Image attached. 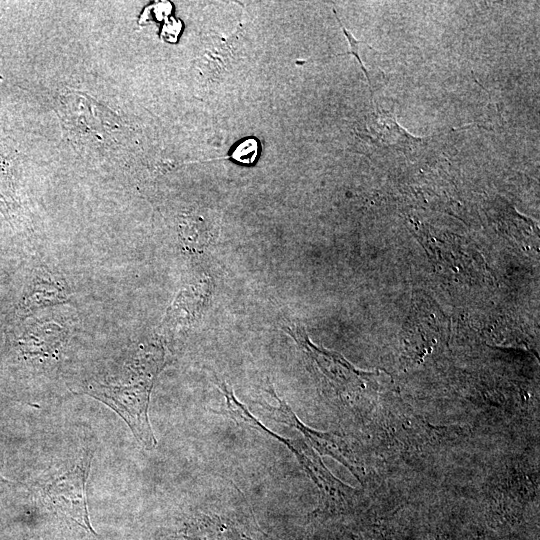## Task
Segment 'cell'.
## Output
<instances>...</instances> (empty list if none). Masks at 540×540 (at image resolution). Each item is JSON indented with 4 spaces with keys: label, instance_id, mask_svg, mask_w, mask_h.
<instances>
[{
    "label": "cell",
    "instance_id": "6da1fadb",
    "mask_svg": "<svg viewBox=\"0 0 540 540\" xmlns=\"http://www.w3.org/2000/svg\"><path fill=\"white\" fill-rule=\"evenodd\" d=\"M165 365V353L158 343H142L128 354L116 381L92 379L83 392L115 411L146 450L157 445L148 417L154 382Z\"/></svg>",
    "mask_w": 540,
    "mask_h": 540
},
{
    "label": "cell",
    "instance_id": "7a4b0ae2",
    "mask_svg": "<svg viewBox=\"0 0 540 540\" xmlns=\"http://www.w3.org/2000/svg\"><path fill=\"white\" fill-rule=\"evenodd\" d=\"M92 457L91 452L85 453L71 470L48 483L44 487V496L56 513L98 537L91 526L87 508L86 483Z\"/></svg>",
    "mask_w": 540,
    "mask_h": 540
},
{
    "label": "cell",
    "instance_id": "3957f363",
    "mask_svg": "<svg viewBox=\"0 0 540 540\" xmlns=\"http://www.w3.org/2000/svg\"><path fill=\"white\" fill-rule=\"evenodd\" d=\"M225 400L229 413L236 421L242 422L264 434H268L285 444L293 452L312 480L319 486L323 494L330 493L337 486L338 480L325 468L321 459L316 456L311 448H308L309 446L305 442L284 438L267 429L252 416L248 409L236 399L233 393L227 394Z\"/></svg>",
    "mask_w": 540,
    "mask_h": 540
},
{
    "label": "cell",
    "instance_id": "277c9868",
    "mask_svg": "<svg viewBox=\"0 0 540 540\" xmlns=\"http://www.w3.org/2000/svg\"><path fill=\"white\" fill-rule=\"evenodd\" d=\"M266 391L271 394L278 403L277 406L264 404L272 418L278 422L284 423L299 430L311 443V445L320 453L330 455L331 457L335 458L350 469L355 476H357L356 470L358 467L356 466V462L348 448V445L342 437L332 433L315 431L307 427L298 419L287 402H285L275 393V390L271 384L268 385Z\"/></svg>",
    "mask_w": 540,
    "mask_h": 540
},
{
    "label": "cell",
    "instance_id": "5b68a950",
    "mask_svg": "<svg viewBox=\"0 0 540 540\" xmlns=\"http://www.w3.org/2000/svg\"><path fill=\"white\" fill-rule=\"evenodd\" d=\"M70 295L68 285L63 278L46 269H37L31 276L16 307L15 317L21 321L38 309L67 303Z\"/></svg>",
    "mask_w": 540,
    "mask_h": 540
},
{
    "label": "cell",
    "instance_id": "8992f818",
    "mask_svg": "<svg viewBox=\"0 0 540 540\" xmlns=\"http://www.w3.org/2000/svg\"><path fill=\"white\" fill-rule=\"evenodd\" d=\"M188 540H257L237 518L218 514H198L187 524Z\"/></svg>",
    "mask_w": 540,
    "mask_h": 540
},
{
    "label": "cell",
    "instance_id": "52a82bcc",
    "mask_svg": "<svg viewBox=\"0 0 540 540\" xmlns=\"http://www.w3.org/2000/svg\"><path fill=\"white\" fill-rule=\"evenodd\" d=\"M67 330L51 322L33 324L17 340V347L25 357H52L61 349Z\"/></svg>",
    "mask_w": 540,
    "mask_h": 540
},
{
    "label": "cell",
    "instance_id": "ba28073f",
    "mask_svg": "<svg viewBox=\"0 0 540 540\" xmlns=\"http://www.w3.org/2000/svg\"><path fill=\"white\" fill-rule=\"evenodd\" d=\"M238 32L224 39L219 36L212 37V47L206 52L200 61L201 71L209 78H214L223 73L234 54V40Z\"/></svg>",
    "mask_w": 540,
    "mask_h": 540
},
{
    "label": "cell",
    "instance_id": "9c48e42d",
    "mask_svg": "<svg viewBox=\"0 0 540 540\" xmlns=\"http://www.w3.org/2000/svg\"><path fill=\"white\" fill-rule=\"evenodd\" d=\"M258 154V143L256 139H244L231 152V158L236 162L250 165L255 162Z\"/></svg>",
    "mask_w": 540,
    "mask_h": 540
},
{
    "label": "cell",
    "instance_id": "30bf717a",
    "mask_svg": "<svg viewBox=\"0 0 540 540\" xmlns=\"http://www.w3.org/2000/svg\"><path fill=\"white\" fill-rule=\"evenodd\" d=\"M333 13H334V16L336 17L338 23L340 24L341 29H342V31H343L344 35L346 36V39H347V41L349 43V51L347 53L343 54V55L351 54V55L356 57V59L358 60V62L360 64V67H361L362 71L364 72V74H365V76L367 78V81H368V84H369V87H370V90H371V94H372L373 91H372V88H371V82H370L369 74H368V71H367L365 65L363 64V61H362L361 56H360V51H359V45L362 42L355 39L354 36L345 28V26L343 25V23L341 22V20L337 16L336 11L334 9H333Z\"/></svg>",
    "mask_w": 540,
    "mask_h": 540
},
{
    "label": "cell",
    "instance_id": "8fae6325",
    "mask_svg": "<svg viewBox=\"0 0 540 540\" xmlns=\"http://www.w3.org/2000/svg\"><path fill=\"white\" fill-rule=\"evenodd\" d=\"M3 8H4V3L0 2V16L3 12Z\"/></svg>",
    "mask_w": 540,
    "mask_h": 540
},
{
    "label": "cell",
    "instance_id": "7c38bea8",
    "mask_svg": "<svg viewBox=\"0 0 540 540\" xmlns=\"http://www.w3.org/2000/svg\"><path fill=\"white\" fill-rule=\"evenodd\" d=\"M0 480L2 481V478H0Z\"/></svg>",
    "mask_w": 540,
    "mask_h": 540
}]
</instances>
